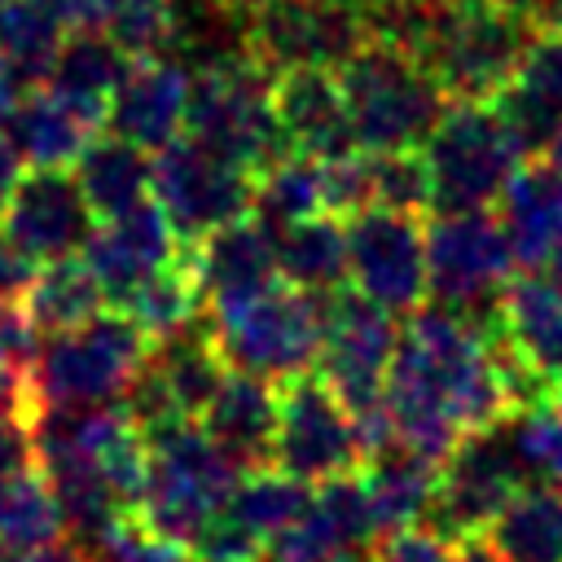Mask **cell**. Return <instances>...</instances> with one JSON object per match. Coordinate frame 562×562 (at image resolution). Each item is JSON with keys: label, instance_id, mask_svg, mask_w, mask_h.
Wrapping results in <instances>:
<instances>
[{"label": "cell", "instance_id": "6da1fadb", "mask_svg": "<svg viewBox=\"0 0 562 562\" xmlns=\"http://www.w3.org/2000/svg\"><path fill=\"white\" fill-rule=\"evenodd\" d=\"M382 400L395 443L430 457L435 465H443L465 435L522 408L487 321L443 303H422L408 316Z\"/></svg>", "mask_w": 562, "mask_h": 562}, {"label": "cell", "instance_id": "7a4b0ae2", "mask_svg": "<svg viewBox=\"0 0 562 562\" xmlns=\"http://www.w3.org/2000/svg\"><path fill=\"white\" fill-rule=\"evenodd\" d=\"M338 83L356 149L369 154L422 149L448 110V92L430 75V66L391 40L360 44L338 66Z\"/></svg>", "mask_w": 562, "mask_h": 562}, {"label": "cell", "instance_id": "3957f363", "mask_svg": "<svg viewBox=\"0 0 562 562\" xmlns=\"http://www.w3.org/2000/svg\"><path fill=\"white\" fill-rule=\"evenodd\" d=\"M184 136L255 176L290 154L272 110V70L246 48H224L206 57L189 83Z\"/></svg>", "mask_w": 562, "mask_h": 562}, {"label": "cell", "instance_id": "277c9868", "mask_svg": "<svg viewBox=\"0 0 562 562\" xmlns=\"http://www.w3.org/2000/svg\"><path fill=\"white\" fill-rule=\"evenodd\" d=\"M145 443H149V474L136 505V522L189 549V540L237 487L241 465L193 417L149 426Z\"/></svg>", "mask_w": 562, "mask_h": 562}, {"label": "cell", "instance_id": "5b68a950", "mask_svg": "<svg viewBox=\"0 0 562 562\" xmlns=\"http://www.w3.org/2000/svg\"><path fill=\"white\" fill-rule=\"evenodd\" d=\"M325 325H329V294H312L303 285L277 281L272 290L241 303L237 312L215 316L211 334L228 369H241L281 386L321 364Z\"/></svg>", "mask_w": 562, "mask_h": 562}, {"label": "cell", "instance_id": "8992f818", "mask_svg": "<svg viewBox=\"0 0 562 562\" xmlns=\"http://www.w3.org/2000/svg\"><path fill=\"white\" fill-rule=\"evenodd\" d=\"M154 342L127 312H101L88 325L48 334L35 356V395L40 408H83L127 400L132 382L149 364Z\"/></svg>", "mask_w": 562, "mask_h": 562}, {"label": "cell", "instance_id": "52a82bcc", "mask_svg": "<svg viewBox=\"0 0 562 562\" xmlns=\"http://www.w3.org/2000/svg\"><path fill=\"white\" fill-rule=\"evenodd\" d=\"M435 211H483L522 167L527 149L496 101H448L422 145Z\"/></svg>", "mask_w": 562, "mask_h": 562}, {"label": "cell", "instance_id": "ba28073f", "mask_svg": "<svg viewBox=\"0 0 562 562\" xmlns=\"http://www.w3.org/2000/svg\"><path fill=\"white\" fill-rule=\"evenodd\" d=\"M527 479L531 470L518 452L514 413H509L505 422L465 435L448 452V461L439 465V487H435V505L426 522L439 527L457 544L470 536H483L487 522L505 509V501L527 487Z\"/></svg>", "mask_w": 562, "mask_h": 562}, {"label": "cell", "instance_id": "9c48e42d", "mask_svg": "<svg viewBox=\"0 0 562 562\" xmlns=\"http://www.w3.org/2000/svg\"><path fill=\"white\" fill-rule=\"evenodd\" d=\"M514 246L501 215L483 211H435L426 224V281L435 303L487 321L492 303L514 277Z\"/></svg>", "mask_w": 562, "mask_h": 562}, {"label": "cell", "instance_id": "30bf717a", "mask_svg": "<svg viewBox=\"0 0 562 562\" xmlns=\"http://www.w3.org/2000/svg\"><path fill=\"white\" fill-rule=\"evenodd\" d=\"M487 329L509 369L518 404L531 408L562 382V263L509 277L487 312Z\"/></svg>", "mask_w": 562, "mask_h": 562}, {"label": "cell", "instance_id": "8fae6325", "mask_svg": "<svg viewBox=\"0 0 562 562\" xmlns=\"http://www.w3.org/2000/svg\"><path fill=\"white\" fill-rule=\"evenodd\" d=\"M241 44L272 75L290 66H342L369 44V18L342 0H246Z\"/></svg>", "mask_w": 562, "mask_h": 562}, {"label": "cell", "instance_id": "7c38bea8", "mask_svg": "<svg viewBox=\"0 0 562 562\" xmlns=\"http://www.w3.org/2000/svg\"><path fill=\"white\" fill-rule=\"evenodd\" d=\"M272 465L303 483H329L364 465L356 422L321 373H303L277 386Z\"/></svg>", "mask_w": 562, "mask_h": 562}, {"label": "cell", "instance_id": "4fadbf2b", "mask_svg": "<svg viewBox=\"0 0 562 562\" xmlns=\"http://www.w3.org/2000/svg\"><path fill=\"white\" fill-rule=\"evenodd\" d=\"M154 198L189 246L255 211V171L211 154L193 136H176L154 154Z\"/></svg>", "mask_w": 562, "mask_h": 562}, {"label": "cell", "instance_id": "5bb4252c", "mask_svg": "<svg viewBox=\"0 0 562 562\" xmlns=\"http://www.w3.org/2000/svg\"><path fill=\"white\" fill-rule=\"evenodd\" d=\"M347 272L351 285L386 307L391 316H413L426 294V224L413 211L369 206L347 220Z\"/></svg>", "mask_w": 562, "mask_h": 562}, {"label": "cell", "instance_id": "9a60e30c", "mask_svg": "<svg viewBox=\"0 0 562 562\" xmlns=\"http://www.w3.org/2000/svg\"><path fill=\"white\" fill-rule=\"evenodd\" d=\"M400 347V325L386 307L360 290L329 294V325L321 347V378L338 391L347 413L369 408L386 391V373Z\"/></svg>", "mask_w": 562, "mask_h": 562}, {"label": "cell", "instance_id": "2e32d148", "mask_svg": "<svg viewBox=\"0 0 562 562\" xmlns=\"http://www.w3.org/2000/svg\"><path fill=\"white\" fill-rule=\"evenodd\" d=\"M184 259L198 281L202 316H211V321L224 312H237L241 303H250L263 290H272L277 281H285L281 263H277V233L255 211L189 241Z\"/></svg>", "mask_w": 562, "mask_h": 562}, {"label": "cell", "instance_id": "e0dca14e", "mask_svg": "<svg viewBox=\"0 0 562 562\" xmlns=\"http://www.w3.org/2000/svg\"><path fill=\"white\" fill-rule=\"evenodd\" d=\"M92 211L79 193V180L70 167H26L18 171L4 206H0V228L35 259H61L75 255L92 237Z\"/></svg>", "mask_w": 562, "mask_h": 562}, {"label": "cell", "instance_id": "ac0fdd59", "mask_svg": "<svg viewBox=\"0 0 562 562\" xmlns=\"http://www.w3.org/2000/svg\"><path fill=\"white\" fill-rule=\"evenodd\" d=\"M184 255V241L176 237L167 211L149 193L132 211L92 224V237L83 241V259L92 263L97 281L105 285V299L119 303L132 285H140L149 272L167 268L171 259Z\"/></svg>", "mask_w": 562, "mask_h": 562}, {"label": "cell", "instance_id": "d6986e66", "mask_svg": "<svg viewBox=\"0 0 562 562\" xmlns=\"http://www.w3.org/2000/svg\"><path fill=\"white\" fill-rule=\"evenodd\" d=\"M189 83L193 75L176 61H167L162 53L154 57H132L114 101H110V132H119L123 140L158 154L162 145H171L184 132L189 119Z\"/></svg>", "mask_w": 562, "mask_h": 562}, {"label": "cell", "instance_id": "ffe728a7", "mask_svg": "<svg viewBox=\"0 0 562 562\" xmlns=\"http://www.w3.org/2000/svg\"><path fill=\"white\" fill-rule=\"evenodd\" d=\"M272 110L290 149L329 158L356 149L342 83L334 66H290L272 75Z\"/></svg>", "mask_w": 562, "mask_h": 562}, {"label": "cell", "instance_id": "44dd1931", "mask_svg": "<svg viewBox=\"0 0 562 562\" xmlns=\"http://www.w3.org/2000/svg\"><path fill=\"white\" fill-rule=\"evenodd\" d=\"M496 202L522 272L558 268L562 263V167L553 158H522V167L509 176Z\"/></svg>", "mask_w": 562, "mask_h": 562}, {"label": "cell", "instance_id": "7402d4cb", "mask_svg": "<svg viewBox=\"0 0 562 562\" xmlns=\"http://www.w3.org/2000/svg\"><path fill=\"white\" fill-rule=\"evenodd\" d=\"M496 110L527 154H540L553 140L562 127V26H540L531 35L514 79L496 97Z\"/></svg>", "mask_w": 562, "mask_h": 562}, {"label": "cell", "instance_id": "603a6c76", "mask_svg": "<svg viewBox=\"0 0 562 562\" xmlns=\"http://www.w3.org/2000/svg\"><path fill=\"white\" fill-rule=\"evenodd\" d=\"M132 66V53L110 35V31H97V26H70L57 57H53V70L44 79L48 92H57L66 105H75L79 114H88L97 127L105 123L110 114V101L123 83Z\"/></svg>", "mask_w": 562, "mask_h": 562}, {"label": "cell", "instance_id": "cb8c5ba5", "mask_svg": "<svg viewBox=\"0 0 562 562\" xmlns=\"http://www.w3.org/2000/svg\"><path fill=\"white\" fill-rule=\"evenodd\" d=\"M198 422L241 470L263 465L272 457L277 435V382L228 369V378L220 382Z\"/></svg>", "mask_w": 562, "mask_h": 562}, {"label": "cell", "instance_id": "d4e9b609", "mask_svg": "<svg viewBox=\"0 0 562 562\" xmlns=\"http://www.w3.org/2000/svg\"><path fill=\"white\" fill-rule=\"evenodd\" d=\"M70 171H75L79 193H83V202H88L97 224L132 211L136 202H145L154 193V158H149V149L123 140L119 132L92 136Z\"/></svg>", "mask_w": 562, "mask_h": 562}, {"label": "cell", "instance_id": "484cf974", "mask_svg": "<svg viewBox=\"0 0 562 562\" xmlns=\"http://www.w3.org/2000/svg\"><path fill=\"white\" fill-rule=\"evenodd\" d=\"M360 483H364V496H369V509L382 536L395 527L426 522L435 505V487H439V465L404 443H391L360 465Z\"/></svg>", "mask_w": 562, "mask_h": 562}, {"label": "cell", "instance_id": "4316f807", "mask_svg": "<svg viewBox=\"0 0 562 562\" xmlns=\"http://www.w3.org/2000/svg\"><path fill=\"white\" fill-rule=\"evenodd\" d=\"M92 136L97 123L48 88L22 92V101L9 114V140L26 167H75Z\"/></svg>", "mask_w": 562, "mask_h": 562}, {"label": "cell", "instance_id": "83f0119b", "mask_svg": "<svg viewBox=\"0 0 562 562\" xmlns=\"http://www.w3.org/2000/svg\"><path fill=\"white\" fill-rule=\"evenodd\" d=\"M105 303H110L105 299V285L97 281L92 263L79 259V255H61V259L40 263L35 281L22 294L26 316L44 334H66L75 325H88L92 316L105 312Z\"/></svg>", "mask_w": 562, "mask_h": 562}, {"label": "cell", "instance_id": "f1b7e54d", "mask_svg": "<svg viewBox=\"0 0 562 562\" xmlns=\"http://www.w3.org/2000/svg\"><path fill=\"white\" fill-rule=\"evenodd\" d=\"M61 40L66 18L53 0H9L0 9V66L22 92L44 88Z\"/></svg>", "mask_w": 562, "mask_h": 562}, {"label": "cell", "instance_id": "f546056e", "mask_svg": "<svg viewBox=\"0 0 562 562\" xmlns=\"http://www.w3.org/2000/svg\"><path fill=\"white\" fill-rule=\"evenodd\" d=\"M483 540L505 562H562V492L522 487L487 522Z\"/></svg>", "mask_w": 562, "mask_h": 562}, {"label": "cell", "instance_id": "4dcf8cb0", "mask_svg": "<svg viewBox=\"0 0 562 562\" xmlns=\"http://www.w3.org/2000/svg\"><path fill=\"white\" fill-rule=\"evenodd\" d=\"M277 263L290 285L312 294H338L347 285V224L338 215H312L277 233Z\"/></svg>", "mask_w": 562, "mask_h": 562}, {"label": "cell", "instance_id": "1f68e13d", "mask_svg": "<svg viewBox=\"0 0 562 562\" xmlns=\"http://www.w3.org/2000/svg\"><path fill=\"white\" fill-rule=\"evenodd\" d=\"M255 215L272 233L290 228L299 220H312V215H329L325 189H321V162L312 154H299V149L268 162L255 176Z\"/></svg>", "mask_w": 562, "mask_h": 562}, {"label": "cell", "instance_id": "d6a6232c", "mask_svg": "<svg viewBox=\"0 0 562 562\" xmlns=\"http://www.w3.org/2000/svg\"><path fill=\"white\" fill-rule=\"evenodd\" d=\"M114 307L127 312V316L145 329L149 342H158V338H167V334L193 325V321L202 316V299H198V281H193V272H189V259L180 255V259H171L167 268L149 272V277H145L140 285H132Z\"/></svg>", "mask_w": 562, "mask_h": 562}, {"label": "cell", "instance_id": "836d02e7", "mask_svg": "<svg viewBox=\"0 0 562 562\" xmlns=\"http://www.w3.org/2000/svg\"><path fill=\"white\" fill-rule=\"evenodd\" d=\"M66 536L57 492L40 465L0 479V544H48Z\"/></svg>", "mask_w": 562, "mask_h": 562}, {"label": "cell", "instance_id": "e575fe53", "mask_svg": "<svg viewBox=\"0 0 562 562\" xmlns=\"http://www.w3.org/2000/svg\"><path fill=\"white\" fill-rule=\"evenodd\" d=\"M307 501H312V483H303V479H294V474H285L277 465L272 470L268 465L241 470L237 487L228 492V509L241 514L268 544H272L277 531H285L307 509Z\"/></svg>", "mask_w": 562, "mask_h": 562}, {"label": "cell", "instance_id": "d590c367", "mask_svg": "<svg viewBox=\"0 0 562 562\" xmlns=\"http://www.w3.org/2000/svg\"><path fill=\"white\" fill-rule=\"evenodd\" d=\"M105 31L132 57H154L180 35V9L176 0H114Z\"/></svg>", "mask_w": 562, "mask_h": 562}, {"label": "cell", "instance_id": "8d00e7d4", "mask_svg": "<svg viewBox=\"0 0 562 562\" xmlns=\"http://www.w3.org/2000/svg\"><path fill=\"white\" fill-rule=\"evenodd\" d=\"M373 162V206L386 211H413L422 215L430 202V171L422 149H391V154H369Z\"/></svg>", "mask_w": 562, "mask_h": 562}, {"label": "cell", "instance_id": "74e56055", "mask_svg": "<svg viewBox=\"0 0 562 562\" xmlns=\"http://www.w3.org/2000/svg\"><path fill=\"white\" fill-rule=\"evenodd\" d=\"M514 435H518V452H522L531 479H544L549 487L562 492V413L549 404L518 408Z\"/></svg>", "mask_w": 562, "mask_h": 562}, {"label": "cell", "instance_id": "f35d334b", "mask_svg": "<svg viewBox=\"0 0 562 562\" xmlns=\"http://www.w3.org/2000/svg\"><path fill=\"white\" fill-rule=\"evenodd\" d=\"M88 562H193L184 544L149 531L136 518H123L101 544L88 549Z\"/></svg>", "mask_w": 562, "mask_h": 562}, {"label": "cell", "instance_id": "ab89813d", "mask_svg": "<svg viewBox=\"0 0 562 562\" xmlns=\"http://www.w3.org/2000/svg\"><path fill=\"white\" fill-rule=\"evenodd\" d=\"M452 558H457V540H448L430 522L395 527L373 540V562H452Z\"/></svg>", "mask_w": 562, "mask_h": 562}, {"label": "cell", "instance_id": "60d3db41", "mask_svg": "<svg viewBox=\"0 0 562 562\" xmlns=\"http://www.w3.org/2000/svg\"><path fill=\"white\" fill-rule=\"evenodd\" d=\"M35 461V413L0 400V479L31 470Z\"/></svg>", "mask_w": 562, "mask_h": 562}, {"label": "cell", "instance_id": "b9f144b4", "mask_svg": "<svg viewBox=\"0 0 562 562\" xmlns=\"http://www.w3.org/2000/svg\"><path fill=\"white\" fill-rule=\"evenodd\" d=\"M35 321L18 299H0V369H35Z\"/></svg>", "mask_w": 562, "mask_h": 562}, {"label": "cell", "instance_id": "7bdbcfd3", "mask_svg": "<svg viewBox=\"0 0 562 562\" xmlns=\"http://www.w3.org/2000/svg\"><path fill=\"white\" fill-rule=\"evenodd\" d=\"M35 272H40V263L0 228V299H22L26 285L35 281Z\"/></svg>", "mask_w": 562, "mask_h": 562}, {"label": "cell", "instance_id": "ee69618b", "mask_svg": "<svg viewBox=\"0 0 562 562\" xmlns=\"http://www.w3.org/2000/svg\"><path fill=\"white\" fill-rule=\"evenodd\" d=\"M0 562H88V553L61 536L48 544H0Z\"/></svg>", "mask_w": 562, "mask_h": 562}, {"label": "cell", "instance_id": "f6af8a7d", "mask_svg": "<svg viewBox=\"0 0 562 562\" xmlns=\"http://www.w3.org/2000/svg\"><path fill=\"white\" fill-rule=\"evenodd\" d=\"M53 4L66 18V26H97V31H105L110 13H114V0H53Z\"/></svg>", "mask_w": 562, "mask_h": 562}, {"label": "cell", "instance_id": "bcb514c9", "mask_svg": "<svg viewBox=\"0 0 562 562\" xmlns=\"http://www.w3.org/2000/svg\"><path fill=\"white\" fill-rule=\"evenodd\" d=\"M18 171H22V158H18L13 140H9V132H0V206H4V198H9V189H13V180H18Z\"/></svg>", "mask_w": 562, "mask_h": 562}, {"label": "cell", "instance_id": "7dc6e473", "mask_svg": "<svg viewBox=\"0 0 562 562\" xmlns=\"http://www.w3.org/2000/svg\"><path fill=\"white\" fill-rule=\"evenodd\" d=\"M452 562H505V558H501L483 536H470V540L457 544V558H452Z\"/></svg>", "mask_w": 562, "mask_h": 562}, {"label": "cell", "instance_id": "c3c4849f", "mask_svg": "<svg viewBox=\"0 0 562 562\" xmlns=\"http://www.w3.org/2000/svg\"><path fill=\"white\" fill-rule=\"evenodd\" d=\"M329 562H373V549H347V553H338Z\"/></svg>", "mask_w": 562, "mask_h": 562}, {"label": "cell", "instance_id": "681fc988", "mask_svg": "<svg viewBox=\"0 0 562 562\" xmlns=\"http://www.w3.org/2000/svg\"><path fill=\"white\" fill-rule=\"evenodd\" d=\"M342 4H351V9H360L364 18H373V13H378V9L386 4V0H342Z\"/></svg>", "mask_w": 562, "mask_h": 562}, {"label": "cell", "instance_id": "f907efd6", "mask_svg": "<svg viewBox=\"0 0 562 562\" xmlns=\"http://www.w3.org/2000/svg\"><path fill=\"white\" fill-rule=\"evenodd\" d=\"M544 154H549V158H553V162H558V167H562V127H558V132H553V140H549V145H544Z\"/></svg>", "mask_w": 562, "mask_h": 562}, {"label": "cell", "instance_id": "816d5d0a", "mask_svg": "<svg viewBox=\"0 0 562 562\" xmlns=\"http://www.w3.org/2000/svg\"><path fill=\"white\" fill-rule=\"evenodd\" d=\"M514 4H522V9H527V0H514ZM527 13H531V9H527Z\"/></svg>", "mask_w": 562, "mask_h": 562}, {"label": "cell", "instance_id": "f5cc1de1", "mask_svg": "<svg viewBox=\"0 0 562 562\" xmlns=\"http://www.w3.org/2000/svg\"><path fill=\"white\" fill-rule=\"evenodd\" d=\"M4 4H9V0H0V9H4Z\"/></svg>", "mask_w": 562, "mask_h": 562}]
</instances>
